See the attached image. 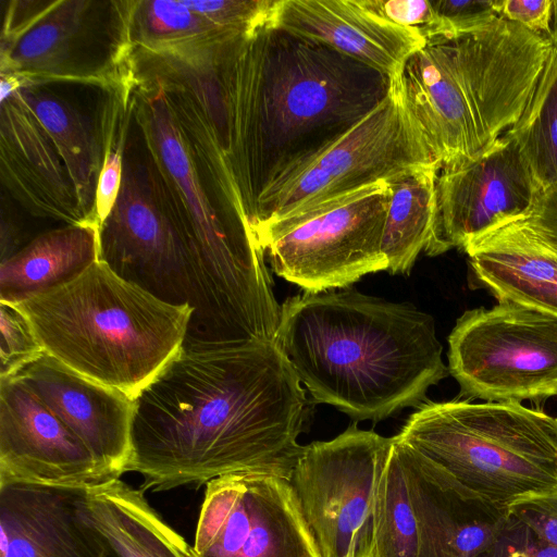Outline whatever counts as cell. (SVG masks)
I'll return each mask as SVG.
<instances>
[{
	"instance_id": "4fadbf2b",
	"label": "cell",
	"mask_w": 557,
	"mask_h": 557,
	"mask_svg": "<svg viewBox=\"0 0 557 557\" xmlns=\"http://www.w3.org/2000/svg\"><path fill=\"white\" fill-rule=\"evenodd\" d=\"M194 548L199 557H321L289 481L258 472L206 484Z\"/></svg>"
},
{
	"instance_id": "f35d334b",
	"label": "cell",
	"mask_w": 557,
	"mask_h": 557,
	"mask_svg": "<svg viewBox=\"0 0 557 557\" xmlns=\"http://www.w3.org/2000/svg\"><path fill=\"white\" fill-rule=\"evenodd\" d=\"M550 40L553 41L554 45H557V0H553Z\"/></svg>"
},
{
	"instance_id": "d6986e66",
	"label": "cell",
	"mask_w": 557,
	"mask_h": 557,
	"mask_svg": "<svg viewBox=\"0 0 557 557\" xmlns=\"http://www.w3.org/2000/svg\"><path fill=\"white\" fill-rule=\"evenodd\" d=\"M396 77L426 40L368 11L359 0H276L268 21Z\"/></svg>"
},
{
	"instance_id": "cb8c5ba5",
	"label": "cell",
	"mask_w": 557,
	"mask_h": 557,
	"mask_svg": "<svg viewBox=\"0 0 557 557\" xmlns=\"http://www.w3.org/2000/svg\"><path fill=\"white\" fill-rule=\"evenodd\" d=\"M99 260V226L72 224L40 234L0 263V301L16 305L58 287Z\"/></svg>"
},
{
	"instance_id": "8fae6325",
	"label": "cell",
	"mask_w": 557,
	"mask_h": 557,
	"mask_svg": "<svg viewBox=\"0 0 557 557\" xmlns=\"http://www.w3.org/2000/svg\"><path fill=\"white\" fill-rule=\"evenodd\" d=\"M153 172L125 158L117 201L99 225V261L161 300L187 305L186 220Z\"/></svg>"
},
{
	"instance_id": "836d02e7",
	"label": "cell",
	"mask_w": 557,
	"mask_h": 557,
	"mask_svg": "<svg viewBox=\"0 0 557 557\" xmlns=\"http://www.w3.org/2000/svg\"><path fill=\"white\" fill-rule=\"evenodd\" d=\"M508 513L529 527L541 540L557 547V488L513 502Z\"/></svg>"
},
{
	"instance_id": "5b68a950",
	"label": "cell",
	"mask_w": 557,
	"mask_h": 557,
	"mask_svg": "<svg viewBox=\"0 0 557 557\" xmlns=\"http://www.w3.org/2000/svg\"><path fill=\"white\" fill-rule=\"evenodd\" d=\"M46 354L132 399L182 348L193 309L161 300L96 261L16 305Z\"/></svg>"
},
{
	"instance_id": "d6a6232c",
	"label": "cell",
	"mask_w": 557,
	"mask_h": 557,
	"mask_svg": "<svg viewBox=\"0 0 557 557\" xmlns=\"http://www.w3.org/2000/svg\"><path fill=\"white\" fill-rule=\"evenodd\" d=\"M479 557H557V547L509 515L495 542Z\"/></svg>"
},
{
	"instance_id": "e575fe53",
	"label": "cell",
	"mask_w": 557,
	"mask_h": 557,
	"mask_svg": "<svg viewBox=\"0 0 557 557\" xmlns=\"http://www.w3.org/2000/svg\"><path fill=\"white\" fill-rule=\"evenodd\" d=\"M515 219L527 232L557 255V191L539 189L530 209Z\"/></svg>"
},
{
	"instance_id": "e0dca14e",
	"label": "cell",
	"mask_w": 557,
	"mask_h": 557,
	"mask_svg": "<svg viewBox=\"0 0 557 557\" xmlns=\"http://www.w3.org/2000/svg\"><path fill=\"white\" fill-rule=\"evenodd\" d=\"M17 375L113 476L132 457L134 399L67 368L48 354Z\"/></svg>"
},
{
	"instance_id": "2e32d148",
	"label": "cell",
	"mask_w": 557,
	"mask_h": 557,
	"mask_svg": "<svg viewBox=\"0 0 557 557\" xmlns=\"http://www.w3.org/2000/svg\"><path fill=\"white\" fill-rule=\"evenodd\" d=\"M112 478L17 375L0 377V486L84 491Z\"/></svg>"
},
{
	"instance_id": "30bf717a",
	"label": "cell",
	"mask_w": 557,
	"mask_h": 557,
	"mask_svg": "<svg viewBox=\"0 0 557 557\" xmlns=\"http://www.w3.org/2000/svg\"><path fill=\"white\" fill-rule=\"evenodd\" d=\"M394 440L354 424L304 446L289 483L321 557H370L376 485Z\"/></svg>"
},
{
	"instance_id": "ac0fdd59",
	"label": "cell",
	"mask_w": 557,
	"mask_h": 557,
	"mask_svg": "<svg viewBox=\"0 0 557 557\" xmlns=\"http://www.w3.org/2000/svg\"><path fill=\"white\" fill-rule=\"evenodd\" d=\"M417 527V557H479L497 539L508 510L467 499L434 462L395 436Z\"/></svg>"
},
{
	"instance_id": "7a4b0ae2",
	"label": "cell",
	"mask_w": 557,
	"mask_h": 557,
	"mask_svg": "<svg viewBox=\"0 0 557 557\" xmlns=\"http://www.w3.org/2000/svg\"><path fill=\"white\" fill-rule=\"evenodd\" d=\"M268 21L212 52L220 175L249 227L264 193L342 137L392 86L376 70Z\"/></svg>"
},
{
	"instance_id": "603a6c76",
	"label": "cell",
	"mask_w": 557,
	"mask_h": 557,
	"mask_svg": "<svg viewBox=\"0 0 557 557\" xmlns=\"http://www.w3.org/2000/svg\"><path fill=\"white\" fill-rule=\"evenodd\" d=\"M463 251L478 286L498 301L534 307L557 277V255L515 218L483 233Z\"/></svg>"
},
{
	"instance_id": "8d00e7d4",
	"label": "cell",
	"mask_w": 557,
	"mask_h": 557,
	"mask_svg": "<svg viewBox=\"0 0 557 557\" xmlns=\"http://www.w3.org/2000/svg\"><path fill=\"white\" fill-rule=\"evenodd\" d=\"M499 16L550 38L553 0H496Z\"/></svg>"
},
{
	"instance_id": "f1b7e54d",
	"label": "cell",
	"mask_w": 557,
	"mask_h": 557,
	"mask_svg": "<svg viewBox=\"0 0 557 557\" xmlns=\"http://www.w3.org/2000/svg\"><path fill=\"white\" fill-rule=\"evenodd\" d=\"M370 557H417L416 519L395 440L376 485Z\"/></svg>"
},
{
	"instance_id": "ab89813d",
	"label": "cell",
	"mask_w": 557,
	"mask_h": 557,
	"mask_svg": "<svg viewBox=\"0 0 557 557\" xmlns=\"http://www.w3.org/2000/svg\"><path fill=\"white\" fill-rule=\"evenodd\" d=\"M557 419V418H556Z\"/></svg>"
},
{
	"instance_id": "ba28073f",
	"label": "cell",
	"mask_w": 557,
	"mask_h": 557,
	"mask_svg": "<svg viewBox=\"0 0 557 557\" xmlns=\"http://www.w3.org/2000/svg\"><path fill=\"white\" fill-rule=\"evenodd\" d=\"M387 182L366 185L255 233L275 273L307 293L344 287L388 270L382 250Z\"/></svg>"
},
{
	"instance_id": "277c9868",
	"label": "cell",
	"mask_w": 557,
	"mask_h": 557,
	"mask_svg": "<svg viewBox=\"0 0 557 557\" xmlns=\"http://www.w3.org/2000/svg\"><path fill=\"white\" fill-rule=\"evenodd\" d=\"M553 47L497 15L407 59L394 78L440 169L484 153L518 123Z\"/></svg>"
},
{
	"instance_id": "3957f363",
	"label": "cell",
	"mask_w": 557,
	"mask_h": 557,
	"mask_svg": "<svg viewBox=\"0 0 557 557\" xmlns=\"http://www.w3.org/2000/svg\"><path fill=\"white\" fill-rule=\"evenodd\" d=\"M274 343L317 401L355 420L417 405L449 374L431 315L352 290L288 298Z\"/></svg>"
},
{
	"instance_id": "6da1fadb",
	"label": "cell",
	"mask_w": 557,
	"mask_h": 557,
	"mask_svg": "<svg viewBox=\"0 0 557 557\" xmlns=\"http://www.w3.org/2000/svg\"><path fill=\"white\" fill-rule=\"evenodd\" d=\"M306 395L272 343L185 341L134 400L124 473L144 492L243 472L289 481L304 449Z\"/></svg>"
},
{
	"instance_id": "5bb4252c",
	"label": "cell",
	"mask_w": 557,
	"mask_h": 557,
	"mask_svg": "<svg viewBox=\"0 0 557 557\" xmlns=\"http://www.w3.org/2000/svg\"><path fill=\"white\" fill-rule=\"evenodd\" d=\"M144 122L156 161L181 197L189 224L191 281L197 292L235 288L257 274L261 249L236 211L218 209L201 189L183 136L162 98L148 102Z\"/></svg>"
},
{
	"instance_id": "7c38bea8",
	"label": "cell",
	"mask_w": 557,
	"mask_h": 557,
	"mask_svg": "<svg viewBox=\"0 0 557 557\" xmlns=\"http://www.w3.org/2000/svg\"><path fill=\"white\" fill-rule=\"evenodd\" d=\"M54 1L22 33L1 40V74L23 84H107L131 45V2Z\"/></svg>"
},
{
	"instance_id": "4dcf8cb0",
	"label": "cell",
	"mask_w": 557,
	"mask_h": 557,
	"mask_svg": "<svg viewBox=\"0 0 557 557\" xmlns=\"http://www.w3.org/2000/svg\"><path fill=\"white\" fill-rule=\"evenodd\" d=\"M111 110L108 116V133L104 143V159L99 174L95 195V216L99 225L113 210L122 186L123 176V133H115V113ZM104 140V139H103Z\"/></svg>"
},
{
	"instance_id": "d590c367",
	"label": "cell",
	"mask_w": 557,
	"mask_h": 557,
	"mask_svg": "<svg viewBox=\"0 0 557 557\" xmlns=\"http://www.w3.org/2000/svg\"><path fill=\"white\" fill-rule=\"evenodd\" d=\"M432 4L441 18L442 34L463 29L498 15L496 0H436Z\"/></svg>"
},
{
	"instance_id": "44dd1931",
	"label": "cell",
	"mask_w": 557,
	"mask_h": 557,
	"mask_svg": "<svg viewBox=\"0 0 557 557\" xmlns=\"http://www.w3.org/2000/svg\"><path fill=\"white\" fill-rule=\"evenodd\" d=\"M81 493L0 486L1 557H111L103 539L81 515Z\"/></svg>"
},
{
	"instance_id": "f546056e",
	"label": "cell",
	"mask_w": 557,
	"mask_h": 557,
	"mask_svg": "<svg viewBox=\"0 0 557 557\" xmlns=\"http://www.w3.org/2000/svg\"><path fill=\"white\" fill-rule=\"evenodd\" d=\"M0 377L17 374L45 350L32 324L14 305L0 301Z\"/></svg>"
},
{
	"instance_id": "1f68e13d",
	"label": "cell",
	"mask_w": 557,
	"mask_h": 557,
	"mask_svg": "<svg viewBox=\"0 0 557 557\" xmlns=\"http://www.w3.org/2000/svg\"><path fill=\"white\" fill-rule=\"evenodd\" d=\"M359 3L391 23L419 32L425 40L442 34V22L432 1L359 0Z\"/></svg>"
},
{
	"instance_id": "83f0119b",
	"label": "cell",
	"mask_w": 557,
	"mask_h": 557,
	"mask_svg": "<svg viewBox=\"0 0 557 557\" xmlns=\"http://www.w3.org/2000/svg\"><path fill=\"white\" fill-rule=\"evenodd\" d=\"M242 35L226 32L188 9L182 0L133 1L129 38L152 51L180 50L188 44H220Z\"/></svg>"
},
{
	"instance_id": "9a60e30c",
	"label": "cell",
	"mask_w": 557,
	"mask_h": 557,
	"mask_svg": "<svg viewBox=\"0 0 557 557\" xmlns=\"http://www.w3.org/2000/svg\"><path fill=\"white\" fill-rule=\"evenodd\" d=\"M537 190L508 133L476 158L440 169L436 215L425 253L463 250L483 233L527 212Z\"/></svg>"
},
{
	"instance_id": "8992f818",
	"label": "cell",
	"mask_w": 557,
	"mask_h": 557,
	"mask_svg": "<svg viewBox=\"0 0 557 557\" xmlns=\"http://www.w3.org/2000/svg\"><path fill=\"white\" fill-rule=\"evenodd\" d=\"M460 496L508 510L557 488V419L520 403L428 401L397 435Z\"/></svg>"
},
{
	"instance_id": "4316f807",
	"label": "cell",
	"mask_w": 557,
	"mask_h": 557,
	"mask_svg": "<svg viewBox=\"0 0 557 557\" xmlns=\"http://www.w3.org/2000/svg\"><path fill=\"white\" fill-rule=\"evenodd\" d=\"M540 190L557 191V45L518 123L507 132Z\"/></svg>"
},
{
	"instance_id": "ffe728a7",
	"label": "cell",
	"mask_w": 557,
	"mask_h": 557,
	"mask_svg": "<svg viewBox=\"0 0 557 557\" xmlns=\"http://www.w3.org/2000/svg\"><path fill=\"white\" fill-rule=\"evenodd\" d=\"M0 100L2 183L36 216L67 225L95 224L84 213L51 138L20 89Z\"/></svg>"
},
{
	"instance_id": "74e56055",
	"label": "cell",
	"mask_w": 557,
	"mask_h": 557,
	"mask_svg": "<svg viewBox=\"0 0 557 557\" xmlns=\"http://www.w3.org/2000/svg\"><path fill=\"white\" fill-rule=\"evenodd\" d=\"M534 307L557 314V277L540 297Z\"/></svg>"
},
{
	"instance_id": "d4e9b609",
	"label": "cell",
	"mask_w": 557,
	"mask_h": 557,
	"mask_svg": "<svg viewBox=\"0 0 557 557\" xmlns=\"http://www.w3.org/2000/svg\"><path fill=\"white\" fill-rule=\"evenodd\" d=\"M18 89L51 138L84 213L99 225L95 216V195L104 145L99 144L87 119L65 99L30 84L22 83Z\"/></svg>"
},
{
	"instance_id": "484cf974",
	"label": "cell",
	"mask_w": 557,
	"mask_h": 557,
	"mask_svg": "<svg viewBox=\"0 0 557 557\" xmlns=\"http://www.w3.org/2000/svg\"><path fill=\"white\" fill-rule=\"evenodd\" d=\"M440 166L430 164L389 182L382 250L392 273H408L425 250L436 215V181Z\"/></svg>"
},
{
	"instance_id": "52a82bcc",
	"label": "cell",
	"mask_w": 557,
	"mask_h": 557,
	"mask_svg": "<svg viewBox=\"0 0 557 557\" xmlns=\"http://www.w3.org/2000/svg\"><path fill=\"white\" fill-rule=\"evenodd\" d=\"M430 164L437 162L393 78L389 92L374 109L261 196L250 230L255 236L269 223Z\"/></svg>"
},
{
	"instance_id": "7402d4cb",
	"label": "cell",
	"mask_w": 557,
	"mask_h": 557,
	"mask_svg": "<svg viewBox=\"0 0 557 557\" xmlns=\"http://www.w3.org/2000/svg\"><path fill=\"white\" fill-rule=\"evenodd\" d=\"M78 507L106 542L111 557H199L150 506L145 492L120 478L82 491Z\"/></svg>"
},
{
	"instance_id": "9c48e42d",
	"label": "cell",
	"mask_w": 557,
	"mask_h": 557,
	"mask_svg": "<svg viewBox=\"0 0 557 557\" xmlns=\"http://www.w3.org/2000/svg\"><path fill=\"white\" fill-rule=\"evenodd\" d=\"M448 345L449 373L469 400L543 404L557 396V314L498 301L466 311Z\"/></svg>"
}]
</instances>
